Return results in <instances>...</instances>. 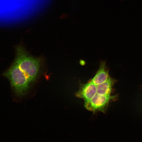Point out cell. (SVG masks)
I'll return each mask as SVG.
<instances>
[{
  "label": "cell",
  "mask_w": 142,
  "mask_h": 142,
  "mask_svg": "<svg viewBox=\"0 0 142 142\" xmlns=\"http://www.w3.org/2000/svg\"><path fill=\"white\" fill-rule=\"evenodd\" d=\"M16 53L14 62L25 75L29 83L33 82L39 74L41 65L40 59L29 56L21 46L17 47Z\"/></svg>",
  "instance_id": "6da1fadb"
},
{
  "label": "cell",
  "mask_w": 142,
  "mask_h": 142,
  "mask_svg": "<svg viewBox=\"0 0 142 142\" xmlns=\"http://www.w3.org/2000/svg\"><path fill=\"white\" fill-rule=\"evenodd\" d=\"M97 93V85L88 81L85 84L80 83L79 89L75 93V95L85 101L92 99Z\"/></svg>",
  "instance_id": "277c9868"
},
{
  "label": "cell",
  "mask_w": 142,
  "mask_h": 142,
  "mask_svg": "<svg viewBox=\"0 0 142 142\" xmlns=\"http://www.w3.org/2000/svg\"><path fill=\"white\" fill-rule=\"evenodd\" d=\"M109 72V69L106 65V61H101L95 75L89 81L97 85L101 84L105 82L110 77Z\"/></svg>",
  "instance_id": "5b68a950"
},
{
  "label": "cell",
  "mask_w": 142,
  "mask_h": 142,
  "mask_svg": "<svg viewBox=\"0 0 142 142\" xmlns=\"http://www.w3.org/2000/svg\"><path fill=\"white\" fill-rule=\"evenodd\" d=\"M116 95H101L97 94L92 99L84 101V106L93 113L101 111L105 113L111 102L116 99Z\"/></svg>",
  "instance_id": "3957f363"
},
{
  "label": "cell",
  "mask_w": 142,
  "mask_h": 142,
  "mask_svg": "<svg viewBox=\"0 0 142 142\" xmlns=\"http://www.w3.org/2000/svg\"><path fill=\"white\" fill-rule=\"evenodd\" d=\"M4 75L9 80L17 94L22 96L28 91L30 83L25 75L15 63L14 62Z\"/></svg>",
  "instance_id": "7a4b0ae2"
},
{
  "label": "cell",
  "mask_w": 142,
  "mask_h": 142,
  "mask_svg": "<svg viewBox=\"0 0 142 142\" xmlns=\"http://www.w3.org/2000/svg\"><path fill=\"white\" fill-rule=\"evenodd\" d=\"M116 80L110 77L105 82L97 85V94L101 95H111L113 87Z\"/></svg>",
  "instance_id": "8992f818"
}]
</instances>
